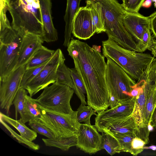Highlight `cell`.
Instances as JSON below:
<instances>
[{"mask_svg": "<svg viewBox=\"0 0 156 156\" xmlns=\"http://www.w3.org/2000/svg\"><path fill=\"white\" fill-rule=\"evenodd\" d=\"M28 125L35 132L48 138H55L53 133L41 122L40 119H32L29 122Z\"/></svg>", "mask_w": 156, "mask_h": 156, "instance_id": "cell-30", "label": "cell"}, {"mask_svg": "<svg viewBox=\"0 0 156 156\" xmlns=\"http://www.w3.org/2000/svg\"><path fill=\"white\" fill-rule=\"evenodd\" d=\"M25 65L14 70L3 79L0 80V107L5 110L7 115L16 94L20 86Z\"/></svg>", "mask_w": 156, "mask_h": 156, "instance_id": "cell-10", "label": "cell"}, {"mask_svg": "<svg viewBox=\"0 0 156 156\" xmlns=\"http://www.w3.org/2000/svg\"><path fill=\"white\" fill-rule=\"evenodd\" d=\"M24 35L11 26L0 28V80L14 70Z\"/></svg>", "mask_w": 156, "mask_h": 156, "instance_id": "cell-5", "label": "cell"}, {"mask_svg": "<svg viewBox=\"0 0 156 156\" xmlns=\"http://www.w3.org/2000/svg\"><path fill=\"white\" fill-rule=\"evenodd\" d=\"M25 105L27 114L31 119H40L41 116L40 109L35 99L27 95L25 98Z\"/></svg>", "mask_w": 156, "mask_h": 156, "instance_id": "cell-29", "label": "cell"}, {"mask_svg": "<svg viewBox=\"0 0 156 156\" xmlns=\"http://www.w3.org/2000/svg\"><path fill=\"white\" fill-rule=\"evenodd\" d=\"M7 11L12 19L11 26L24 34L43 36L41 5L39 0H10Z\"/></svg>", "mask_w": 156, "mask_h": 156, "instance_id": "cell-3", "label": "cell"}, {"mask_svg": "<svg viewBox=\"0 0 156 156\" xmlns=\"http://www.w3.org/2000/svg\"><path fill=\"white\" fill-rule=\"evenodd\" d=\"M100 0H96V2H98V1H100Z\"/></svg>", "mask_w": 156, "mask_h": 156, "instance_id": "cell-44", "label": "cell"}, {"mask_svg": "<svg viewBox=\"0 0 156 156\" xmlns=\"http://www.w3.org/2000/svg\"><path fill=\"white\" fill-rule=\"evenodd\" d=\"M145 0H122V4L125 10L127 12L138 13Z\"/></svg>", "mask_w": 156, "mask_h": 156, "instance_id": "cell-35", "label": "cell"}, {"mask_svg": "<svg viewBox=\"0 0 156 156\" xmlns=\"http://www.w3.org/2000/svg\"><path fill=\"white\" fill-rule=\"evenodd\" d=\"M96 111L88 105L81 104L76 111V118L77 121L80 123L91 125L90 118L93 115H96Z\"/></svg>", "mask_w": 156, "mask_h": 156, "instance_id": "cell-28", "label": "cell"}, {"mask_svg": "<svg viewBox=\"0 0 156 156\" xmlns=\"http://www.w3.org/2000/svg\"><path fill=\"white\" fill-rule=\"evenodd\" d=\"M65 61L61 62L59 64L56 70L55 83L68 86L73 90L74 84L70 73L69 68L64 63Z\"/></svg>", "mask_w": 156, "mask_h": 156, "instance_id": "cell-26", "label": "cell"}, {"mask_svg": "<svg viewBox=\"0 0 156 156\" xmlns=\"http://www.w3.org/2000/svg\"><path fill=\"white\" fill-rule=\"evenodd\" d=\"M48 62L39 66L26 69L23 76L20 87H23L32 80L44 67Z\"/></svg>", "mask_w": 156, "mask_h": 156, "instance_id": "cell-31", "label": "cell"}, {"mask_svg": "<svg viewBox=\"0 0 156 156\" xmlns=\"http://www.w3.org/2000/svg\"><path fill=\"white\" fill-rule=\"evenodd\" d=\"M38 105L41 115V121L53 133L55 138L77 136L80 123L77 120L76 111L71 115H65Z\"/></svg>", "mask_w": 156, "mask_h": 156, "instance_id": "cell-8", "label": "cell"}, {"mask_svg": "<svg viewBox=\"0 0 156 156\" xmlns=\"http://www.w3.org/2000/svg\"><path fill=\"white\" fill-rule=\"evenodd\" d=\"M74 90L69 86L55 82L48 86L35 101L44 108L58 113L71 115L73 111L70 101Z\"/></svg>", "mask_w": 156, "mask_h": 156, "instance_id": "cell-6", "label": "cell"}, {"mask_svg": "<svg viewBox=\"0 0 156 156\" xmlns=\"http://www.w3.org/2000/svg\"><path fill=\"white\" fill-rule=\"evenodd\" d=\"M0 119L15 128L20 136L25 139L32 142L37 138V133L26 126L20 118L19 120L14 119L0 112Z\"/></svg>", "mask_w": 156, "mask_h": 156, "instance_id": "cell-19", "label": "cell"}, {"mask_svg": "<svg viewBox=\"0 0 156 156\" xmlns=\"http://www.w3.org/2000/svg\"><path fill=\"white\" fill-rule=\"evenodd\" d=\"M107 58L106 78L109 97L120 103L131 98L130 92L136 83L114 61Z\"/></svg>", "mask_w": 156, "mask_h": 156, "instance_id": "cell-7", "label": "cell"}, {"mask_svg": "<svg viewBox=\"0 0 156 156\" xmlns=\"http://www.w3.org/2000/svg\"><path fill=\"white\" fill-rule=\"evenodd\" d=\"M154 39L150 29H147L143 34L141 43L138 47L139 52H143L147 50L150 51Z\"/></svg>", "mask_w": 156, "mask_h": 156, "instance_id": "cell-34", "label": "cell"}, {"mask_svg": "<svg viewBox=\"0 0 156 156\" xmlns=\"http://www.w3.org/2000/svg\"><path fill=\"white\" fill-rule=\"evenodd\" d=\"M66 7L64 20L65 22L64 41L63 45L68 46L72 38V26L73 21L75 15L80 8V3L81 0H66Z\"/></svg>", "mask_w": 156, "mask_h": 156, "instance_id": "cell-18", "label": "cell"}, {"mask_svg": "<svg viewBox=\"0 0 156 156\" xmlns=\"http://www.w3.org/2000/svg\"><path fill=\"white\" fill-rule=\"evenodd\" d=\"M47 146L57 147L63 151H67L72 147L77 144V136H71L55 138L53 139H42Z\"/></svg>", "mask_w": 156, "mask_h": 156, "instance_id": "cell-24", "label": "cell"}, {"mask_svg": "<svg viewBox=\"0 0 156 156\" xmlns=\"http://www.w3.org/2000/svg\"><path fill=\"white\" fill-rule=\"evenodd\" d=\"M136 98L132 97L122 101L117 106L97 114L94 126L99 132H103L112 122L131 115Z\"/></svg>", "mask_w": 156, "mask_h": 156, "instance_id": "cell-11", "label": "cell"}, {"mask_svg": "<svg viewBox=\"0 0 156 156\" xmlns=\"http://www.w3.org/2000/svg\"><path fill=\"white\" fill-rule=\"evenodd\" d=\"M86 1H93V2H96V0H86Z\"/></svg>", "mask_w": 156, "mask_h": 156, "instance_id": "cell-43", "label": "cell"}, {"mask_svg": "<svg viewBox=\"0 0 156 156\" xmlns=\"http://www.w3.org/2000/svg\"><path fill=\"white\" fill-rule=\"evenodd\" d=\"M123 23L126 30L136 43L138 48L141 43L143 34L147 29H150L149 17L144 16L139 12L126 11Z\"/></svg>", "mask_w": 156, "mask_h": 156, "instance_id": "cell-14", "label": "cell"}, {"mask_svg": "<svg viewBox=\"0 0 156 156\" xmlns=\"http://www.w3.org/2000/svg\"><path fill=\"white\" fill-rule=\"evenodd\" d=\"M63 54L58 49L46 65L38 74L23 87L32 97L51 83L55 82L56 70L60 63L65 61Z\"/></svg>", "mask_w": 156, "mask_h": 156, "instance_id": "cell-9", "label": "cell"}, {"mask_svg": "<svg viewBox=\"0 0 156 156\" xmlns=\"http://www.w3.org/2000/svg\"><path fill=\"white\" fill-rule=\"evenodd\" d=\"M100 147L105 150L111 156L122 152L118 140L111 134L105 132H102Z\"/></svg>", "mask_w": 156, "mask_h": 156, "instance_id": "cell-25", "label": "cell"}, {"mask_svg": "<svg viewBox=\"0 0 156 156\" xmlns=\"http://www.w3.org/2000/svg\"><path fill=\"white\" fill-rule=\"evenodd\" d=\"M10 0H0V10L7 11V6Z\"/></svg>", "mask_w": 156, "mask_h": 156, "instance_id": "cell-39", "label": "cell"}, {"mask_svg": "<svg viewBox=\"0 0 156 156\" xmlns=\"http://www.w3.org/2000/svg\"><path fill=\"white\" fill-rule=\"evenodd\" d=\"M150 51H151L153 56L154 57H156V40L154 39Z\"/></svg>", "mask_w": 156, "mask_h": 156, "instance_id": "cell-40", "label": "cell"}, {"mask_svg": "<svg viewBox=\"0 0 156 156\" xmlns=\"http://www.w3.org/2000/svg\"><path fill=\"white\" fill-rule=\"evenodd\" d=\"M43 42L41 38L39 36L30 33L25 34L23 38L14 70L25 65L36 51L42 45Z\"/></svg>", "mask_w": 156, "mask_h": 156, "instance_id": "cell-15", "label": "cell"}, {"mask_svg": "<svg viewBox=\"0 0 156 156\" xmlns=\"http://www.w3.org/2000/svg\"><path fill=\"white\" fill-rule=\"evenodd\" d=\"M69 69L74 84V92L80 100L81 104L86 105L85 94H86V91L84 84L76 69L75 68H69Z\"/></svg>", "mask_w": 156, "mask_h": 156, "instance_id": "cell-27", "label": "cell"}, {"mask_svg": "<svg viewBox=\"0 0 156 156\" xmlns=\"http://www.w3.org/2000/svg\"><path fill=\"white\" fill-rule=\"evenodd\" d=\"M152 66L153 70L154 76V80L155 83V89L156 90V59L152 62ZM155 103L156 105V97L155 99Z\"/></svg>", "mask_w": 156, "mask_h": 156, "instance_id": "cell-41", "label": "cell"}, {"mask_svg": "<svg viewBox=\"0 0 156 156\" xmlns=\"http://www.w3.org/2000/svg\"><path fill=\"white\" fill-rule=\"evenodd\" d=\"M152 0H145L143 3L142 6L145 8H149L151 5L152 3Z\"/></svg>", "mask_w": 156, "mask_h": 156, "instance_id": "cell-42", "label": "cell"}, {"mask_svg": "<svg viewBox=\"0 0 156 156\" xmlns=\"http://www.w3.org/2000/svg\"><path fill=\"white\" fill-rule=\"evenodd\" d=\"M105 32L108 38L128 50L139 52L137 44L125 28L123 18L126 10L116 0H101Z\"/></svg>", "mask_w": 156, "mask_h": 156, "instance_id": "cell-4", "label": "cell"}, {"mask_svg": "<svg viewBox=\"0 0 156 156\" xmlns=\"http://www.w3.org/2000/svg\"><path fill=\"white\" fill-rule=\"evenodd\" d=\"M150 124L152 126L156 129V105L152 114Z\"/></svg>", "mask_w": 156, "mask_h": 156, "instance_id": "cell-38", "label": "cell"}, {"mask_svg": "<svg viewBox=\"0 0 156 156\" xmlns=\"http://www.w3.org/2000/svg\"><path fill=\"white\" fill-rule=\"evenodd\" d=\"M55 52V50L48 49L43 45L41 46L25 64L26 70L47 62L51 58Z\"/></svg>", "mask_w": 156, "mask_h": 156, "instance_id": "cell-20", "label": "cell"}, {"mask_svg": "<svg viewBox=\"0 0 156 156\" xmlns=\"http://www.w3.org/2000/svg\"><path fill=\"white\" fill-rule=\"evenodd\" d=\"M96 33L90 9L86 6L80 7L73 21L72 34L79 39L86 40Z\"/></svg>", "mask_w": 156, "mask_h": 156, "instance_id": "cell-13", "label": "cell"}, {"mask_svg": "<svg viewBox=\"0 0 156 156\" xmlns=\"http://www.w3.org/2000/svg\"><path fill=\"white\" fill-rule=\"evenodd\" d=\"M145 85V80L143 90L136 98L134 109L132 114L139 128H144V113L146 99Z\"/></svg>", "mask_w": 156, "mask_h": 156, "instance_id": "cell-22", "label": "cell"}, {"mask_svg": "<svg viewBox=\"0 0 156 156\" xmlns=\"http://www.w3.org/2000/svg\"><path fill=\"white\" fill-rule=\"evenodd\" d=\"M149 17L150 30L153 38L156 39V11L152 13Z\"/></svg>", "mask_w": 156, "mask_h": 156, "instance_id": "cell-37", "label": "cell"}, {"mask_svg": "<svg viewBox=\"0 0 156 156\" xmlns=\"http://www.w3.org/2000/svg\"><path fill=\"white\" fill-rule=\"evenodd\" d=\"M101 135L94 125L80 123L77 134L76 147L90 154L101 149Z\"/></svg>", "mask_w": 156, "mask_h": 156, "instance_id": "cell-12", "label": "cell"}, {"mask_svg": "<svg viewBox=\"0 0 156 156\" xmlns=\"http://www.w3.org/2000/svg\"><path fill=\"white\" fill-rule=\"evenodd\" d=\"M103 132L111 134L135 135L137 136L140 132V130L131 115L112 122Z\"/></svg>", "mask_w": 156, "mask_h": 156, "instance_id": "cell-17", "label": "cell"}, {"mask_svg": "<svg viewBox=\"0 0 156 156\" xmlns=\"http://www.w3.org/2000/svg\"><path fill=\"white\" fill-rule=\"evenodd\" d=\"M111 135L115 137L119 141L121 146L122 152L130 153L132 140L134 137L136 135L121 134Z\"/></svg>", "mask_w": 156, "mask_h": 156, "instance_id": "cell-32", "label": "cell"}, {"mask_svg": "<svg viewBox=\"0 0 156 156\" xmlns=\"http://www.w3.org/2000/svg\"><path fill=\"white\" fill-rule=\"evenodd\" d=\"M0 122L10 132L11 136L17 140L19 143L24 144L28 146L30 148L34 150L37 151L39 149L40 146L38 144H35L33 142L29 141L21 136L20 135L18 134L9 126L5 123V122L1 119H0Z\"/></svg>", "mask_w": 156, "mask_h": 156, "instance_id": "cell-33", "label": "cell"}, {"mask_svg": "<svg viewBox=\"0 0 156 156\" xmlns=\"http://www.w3.org/2000/svg\"><path fill=\"white\" fill-rule=\"evenodd\" d=\"M86 6L91 10L94 24L97 34L105 32L101 4L99 2L86 1Z\"/></svg>", "mask_w": 156, "mask_h": 156, "instance_id": "cell-23", "label": "cell"}, {"mask_svg": "<svg viewBox=\"0 0 156 156\" xmlns=\"http://www.w3.org/2000/svg\"><path fill=\"white\" fill-rule=\"evenodd\" d=\"M102 53L135 80L140 81L149 65L155 58L150 54L126 49L108 38L102 41Z\"/></svg>", "mask_w": 156, "mask_h": 156, "instance_id": "cell-2", "label": "cell"}, {"mask_svg": "<svg viewBox=\"0 0 156 156\" xmlns=\"http://www.w3.org/2000/svg\"><path fill=\"white\" fill-rule=\"evenodd\" d=\"M28 93L25 89L20 87L12 102V105L15 107L16 119H17L18 114L19 113L22 121L24 123L31 120L27 114L25 108V98Z\"/></svg>", "mask_w": 156, "mask_h": 156, "instance_id": "cell-21", "label": "cell"}, {"mask_svg": "<svg viewBox=\"0 0 156 156\" xmlns=\"http://www.w3.org/2000/svg\"><path fill=\"white\" fill-rule=\"evenodd\" d=\"M41 5L43 30L41 38L47 43L58 39V33L55 28L51 16L52 0H39Z\"/></svg>", "mask_w": 156, "mask_h": 156, "instance_id": "cell-16", "label": "cell"}, {"mask_svg": "<svg viewBox=\"0 0 156 156\" xmlns=\"http://www.w3.org/2000/svg\"><path fill=\"white\" fill-rule=\"evenodd\" d=\"M146 144L145 142L143 140L136 136H135L132 142L129 153L134 156L137 155L143 151Z\"/></svg>", "mask_w": 156, "mask_h": 156, "instance_id": "cell-36", "label": "cell"}, {"mask_svg": "<svg viewBox=\"0 0 156 156\" xmlns=\"http://www.w3.org/2000/svg\"><path fill=\"white\" fill-rule=\"evenodd\" d=\"M67 50L85 87L87 105L97 114L107 109L109 94L105 57L87 43L73 38Z\"/></svg>", "mask_w": 156, "mask_h": 156, "instance_id": "cell-1", "label": "cell"}]
</instances>
